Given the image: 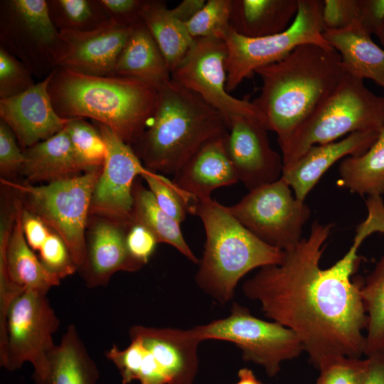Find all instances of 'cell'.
Listing matches in <instances>:
<instances>
[{
	"label": "cell",
	"instance_id": "obj_1",
	"mask_svg": "<svg viewBox=\"0 0 384 384\" xmlns=\"http://www.w3.org/2000/svg\"><path fill=\"white\" fill-rule=\"evenodd\" d=\"M332 224L314 221L307 238L284 251L279 264L260 268L242 286L264 314L292 330L318 370L341 357L364 355L367 316L362 283L351 277L365 240L356 233L345 255L322 269L320 261Z\"/></svg>",
	"mask_w": 384,
	"mask_h": 384
},
{
	"label": "cell",
	"instance_id": "obj_2",
	"mask_svg": "<svg viewBox=\"0 0 384 384\" xmlns=\"http://www.w3.org/2000/svg\"><path fill=\"white\" fill-rule=\"evenodd\" d=\"M260 95L252 102L277 141L288 137L340 82V54L314 44L298 46L282 60L258 68Z\"/></svg>",
	"mask_w": 384,
	"mask_h": 384
},
{
	"label": "cell",
	"instance_id": "obj_3",
	"mask_svg": "<svg viewBox=\"0 0 384 384\" xmlns=\"http://www.w3.org/2000/svg\"><path fill=\"white\" fill-rule=\"evenodd\" d=\"M158 90L134 78L94 76L55 68L48 85L54 110L65 119L90 118L133 146L154 114Z\"/></svg>",
	"mask_w": 384,
	"mask_h": 384
},
{
	"label": "cell",
	"instance_id": "obj_4",
	"mask_svg": "<svg viewBox=\"0 0 384 384\" xmlns=\"http://www.w3.org/2000/svg\"><path fill=\"white\" fill-rule=\"evenodd\" d=\"M227 132L218 110L171 80L159 90L150 122L132 147L147 169L175 174L203 144Z\"/></svg>",
	"mask_w": 384,
	"mask_h": 384
},
{
	"label": "cell",
	"instance_id": "obj_5",
	"mask_svg": "<svg viewBox=\"0 0 384 384\" xmlns=\"http://www.w3.org/2000/svg\"><path fill=\"white\" fill-rule=\"evenodd\" d=\"M188 213L198 216L206 233L196 282L219 302L231 299L251 270L282 262L283 250L260 240L211 197L193 201Z\"/></svg>",
	"mask_w": 384,
	"mask_h": 384
},
{
	"label": "cell",
	"instance_id": "obj_6",
	"mask_svg": "<svg viewBox=\"0 0 384 384\" xmlns=\"http://www.w3.org/2000/svg\"><path fill=\"white\" fill-rule=\"evenodd\" d=\"M383 126L384 97L346 73L333 92L288 137L278 142L283 167L292 164L314 145L336 142L356 132H379Z\"/></svg>",
	"mask_w": 384,
	"mask_h": 384
},
{
	"label": "cell",
	"instance_id": "obj_7",
	"mask_svg": "<svg viewBox=\"0 0 384 384\" xmlns=\"http://www.w3.org/2000/svg\"><path fill=\"white\" fill-rule=\"evenodd\" d=\"M101 170L94 169L41 186L1 178L4 186L16 191L25 208L60 235L79 270L86 260L85 228Z\"/></svg>",
	"mask_w": 384,
	"mask_h": 384
},
{
	"label": "cell",
	"instance_id": "obj_8",
	"mask_svg": "<svg viewBox=\"0 0 384 384\" xmlns=\"http://www.w3.org/2000/svg\"><path fill=\"white\" fill-rule=\"evenodd\" d=\"M323 1L299 0L298 11L284 31L249 38L231 27L221 36L227 48V91L230 93L258 68L277 63L299 46L314 44L332 48L323 36Z\"/></svg>",
	"mask_w": 384,
	"mask_h": 384
},
{
	"label": "cell",
	"instance_id": "obj_9",
	"mask_svg": "<svg viewBox=\"0 0 384 384\" xmlns=\"http://www.w3.org/2000/svg\"><path fill=\"white\" fill-rule=\"evenodd\" d=\"M46 294L25 290L13 300L6 316L5 342L0 348L1 366L14 371L29 362L36 384H47L48 354L55 346L53 334L60 325Z\"/></svg>",
	"mask_w": 384,
	"mask_h": 384
},
{
	"label": "cell",
	"instance_id": "obj_10",
	"mask_svg": "<svg viewBox=\"0 0 384 384\" xmlns=\"http://www.w3.org/2000/svg\"><path fill=\"white\" fill-rule=\"evenodd\" d=\"M191 329L201 341L214 339L235 343L245 361L262 366L270 377L279 372L283 362L297 358L304 351L292 330L277 322L258 319L237 303L227 317Z\"/></svg>",
	"mask_w": 384,
	"mask_h": 384
},
{
	"label": "cell",
	"instance_id": "obj_11",
	"mask_svg": "<svg viewBox=\"0 0 384 384\" xmlns=\"http://www.w3.org/2000/svg\"><path fill=\"white\" fill-rule=\"evenodd\" d=\"M226 207L255 236L283 251L302 240V228L311 215L309 206L292 195L282 177L250 190L240 201Z\"/></svg>",
	"mask_w": 384,
	"mask_h": 384
},
{
	"label": "cell",
	"instance_id": "obj_12",
	"mask_svg": "<svg viewBox=\"0 0 384 384\" xmlns=\"http://www.w3.org/2000/svg\"><path fill=\"white\" fill-rule=\"evenodd\" d=\"M60 32L46 0L0 1V47L43 80L55 68Z\"/></svg>",
	"mask_w": 384,
	"mask_h": 384
},
{
	"label": "cell",
	"instance_id": "obj_13",
	"mask_svg": "<svg viewBox=\"0 0 384 384\" xmlns=\"http://www.w3.org/2000/svg\"><path fill=\"white\" fill-rule=\"evenodd\" d=\"M226 58L227 48L221 38H196L186 56L171 72V80L218 110L227 126L235 115L253 116L262 121L252 102L234 97L227 91Z\"/></svg>",
	"mask_w": 384,
	"mask_h": 384
},
{
	"label": "cell",
	"instance_id": "obj_14",
	"mask_svg": "<svg viewBox=\"0 0 384 384\" xmlns=\"http://www.w3.org/2000/svg\"><path fill=\"white\" fill-rule=\"evenodd\" d=\"M93 123L105 142L107 154L92 193L90 215L129 227L132 223L134 181L148 169L132 146L106 125Z\"/></svg>",
	"mask_w": 384,
	"mask_h": 384
},
{
	"label": "cell",
	"instance_id": "obj_15",
	"mask_svg": "<svg viewBox=\"0 0 384 384\" xmlns=\"http://www.w3.org/2000/svg\"><path fill=\"white\" fill-rule=\"evenodd\" d=\"M20 198L1 213L0 291H12L16 285L23 290L47 293L60 284V279L50 273L37 258L24 236Z\"/></svg>",
	"mask_w": 384,
	"mask_h": 384
},
{
	"label": "cell",
	"instance_id": "obj_16",
	"mask_svg": "<svg viewBox=\"0 0 384 384\" xmlns=\"http://www.w3.org/2000/svg\"><path fill=\"white\" fill-rule=\"evenodd\" d=\"M267 131L253 116L235 115L228 123V152L239 181L249 191L276 181L282 174V157L271 147Z\"/></svg>",
	"mask_w": 384,
	"mask_h": 384
},
{
	"label": "cell",
	"instance_id": "obj_17",
	"mask_svg": "<svg viewBox=\"0 0 384 384\" xmlns=\"http://www.w3.org/2000/svg\"><path fill=\"white\" fill-rule=\"evenodd\" d=\"M132 26L121 25L111 20L90 31H59L55 68L88 75H114L117 59Z\"/></svg>",
	"mask_w": 384,
	"mask_h": 384
},
{
	"label": "cell",
	"instance_id": "obj_18",
	"mask_svg": "<svg viewBox=\"0 0 384 384\" xmlns=\"http://www.w3.org/2000/svg\"><path fill=\"white\" fill-rule=\"evenodd\" d=\"M52 73L23 93L0 100V119L13 131L23 151L60 132L70 119L54 110L48 92Z\"/></svg>",
	"mask_w": 384,
	"mask_h": 384
},
{
	"label": "cell",
	"instance_id": "obj_19",
	"mask_svg": "<svg viewBox=\"0 0 384 384\" xmlns=\"http://www.w3.org/2000/svg\"><path fill=\"white\" fill-rule=\"evenodd\" d=\"M227 134L203 144L174 174L172 181L188 205L210 198L220 187L239 181L227 149Z\"/></svg>",
	"mask_w": 384,
	"mask_h": 384
},
{
	"label": "cell",
	"instance_id": "obj_20",
	"mask_svg": "<svg viewBox=\"0 0 384 384\" xmlns=\"http://www.w3.org/2000/svg\"><path fill=\"white\" fill-rule=\"evenodd\" d=\"M130 337L139 338L163 370L168 384H192L198 372V346L191 329L134 325Z\"/></svg>",
	"mask_w": 384,
	"mask_h": 384
},
{
	"label": "cell",
	"instance_id": "obj_21",
	"mask_svg": "<svg viewBox=\"0 0 384 384\" xmlns=\"http://www.w3.org/2000/svg\"><path fill=\"white\" fill-rule=\"evenodd\" d=\"M379 132H356L346 138L311 146L295 162L283 167L282 178L294 191V196L304 201L321 177L336 161L364 154L376 141Z\"/></svg>",
	"mask_w": 384,
	"mask_h": 384
},
{
	"label": "cell",
	"instance_id": "obj_22",
	"mask_svg": "<svg viewBox=\"0 0 384 384\" xmlns=\"http://www.w3.org/2000/svg\"><path fill=\"white\" fill-rule=\"evenodd\" d=\"M127 228L101 218L92 225L86 260L80 270L88 287L105 285L115 272H136L143 266L129 253L126 245Z\"/></svg>",
	"mask_w": 384,
	"mask_h": 384
},
{
	"label": "cell",
	"instance_id": "obj_23",
	"mask_svg": "<svg viewBox=\"0 0 384 384\" xmlns=\"http://www.w3.org/2000/svg\"><path fill=\"white\" fill-rule=\"evenodd\" d=\"M323 36L340 54L346 73L362 80L370 79L384 89V48L359 23L325 30Z\"/></svg>",
	"mask_w": 384,
	"mask_h": 384
},
{
	"label": "cell",
	"instance_id": "obj_24",
	"mask_svg": "<svg viewBox=\"0 0 384 384\" xmlns=\"http://www.w3.org/2000/svg\"><path fill=\"white\" fill-rule=\"evenodd\" d=\"M114 73L141 80L158 90L171 80L165 58L143 21L132 27Z\"/></svg>",
	"mask_w": 384,
	"mask_h": 384
},
{
	"label": "cell",
	"instance_id": "obj_25",
	"mask_svg": "<svg viewBox=\"0 0 384 384\" xmlns=\"http://www.w3.org/2000/svg\"><path fill=\"white\" fill-rule=\"evenodd\" d=\"M65 127L49 139L23 151L21 174L26 182L48 183L85 172Z\"/></svg>",
	"mask_w": 384,
	"mask_h": 384
},
{
	"label": "cell",
	"instance_id": "obj_26",
	"mask_svg": "<svg viewBox=\"0 0 384 384\" xmlns=\"http://www.w3.org/2000/svg\"><path fill=\"white\" fill-rule=\"evenodd\" d=\"M298 6L299 0H232L230 27L249 38L277 34L291 25Z\"/></svg>",
	"mask_w": 384,
	"mask_h": 384
},
{
	"label": "cell",
	"instance_id": "obj_27",
	"mask_svg": "<svg viewBox=\"0 0 384 384\" xmlns=\"http://www.w3.org/2000/svg\"><path fill=\"white\" fill-rule=\"evenodd\" d=\"M48 371L47 384H96L98 368L74 324L68 326L60 343L49 353Z\"/></svg>",
	"mask_w": 384,
	"mask_h": 384
},
{
	"label": "cell",
	"instance_id": "obj_28",
	"mask_svg": "<svg viewBox=\"0 0 384 384\" xmlns=\"http://www.w3.org/2000/svg\"><path fill=\"white\" fill-rule=\"evenodd\" d=\"M142 19L157 43L171 72L191 48L194 39L161 0H144Z\"/></svg>",
	"mask_w": 384,
	"mask_h": 384
},
{
	"label": "cell",
	"instance_id": "obj_29",
	"mask_svg": "<svg viewBox=\"0 0 384 384\" xmlns=\"http://www.w3.org/2000/svg\"><path fill=\"white\" fill-rule=\"evenodd\" d=\"M338 184L361 196L384 193V126L374 144L362 155L348 156L339 166Z\"/></svg>",
	"mask_w": 384,
	"mask_h": 384
},
{
	"label": "cell",
	"instance_id": "obj_30",
	"mask_svg": "<svg viewBox=\"0 0 384 384\" xmlns=\"http://www.w3.org/2000/svg\"><path fill=\"white\" fill-rule=\"evenodd\" d=\"M132 223L146 227L156 238L159 243L171 245L193 263H199L186 242L180 224L166 214L157 204L152 193L139 182L133 188Z\"/></svg>",
	"mask_w": 384,
	"mask_h": 384
},
{
	"label": "cell",
	"instance_id": "obj_31",
	"mask_svg": "<svg viewBox=\"0 0 384 384\" xmlns=\"http://www.w3.org/2000/svg\"><path fill=\"white\" fill-rule=\"evenodd\" d=\"M130 344L124 349L113 346L106 357L118 369L122 384L137 380L139 384H168L166 378L151 352L139 338L130 337Z\"/></svg>",
	"mask_w": 384,
	"mask_h": 384
},
{
	"label": "cell",
	"instance_id": "obj_32",
	"mask_svg": "<svg viewBox=\"0 0 384 384\" xmlns=\"http://www.w3.org/2000/svg\"><path fill=\"white\" fill-rule=\"evenodd\" d=\"M367 316L366 356L384 350V255L376 263L361 287Z\"/></svg>",
	"mask_w": 384,
	"mask_h": 384
},
{
	"label": "cell",
	"instance_id": "obj_33",
	"mask_svg": "<svg viewBox=\"0 0 384 384\" xmlns=\"http://www.w3.org/2000/svg\"><path fill=\"white\" fill-rule=\"evenodd\" d=\"M47 4L59 31H90L111 21L98 0H48Z\"/></svg>",
	"mask_w": 384,
	"mask_h": 384
},
{
	"label": "cell",
	"instance_id": "obj_34",
	"mask_svg": "<svg viewBox=\"0 0 384 384\" xmlns=\"http://www.w3.org/2000/svg\"><path fill=\"white\" fill-rule=\"evenodd\" d=\"M65 128L75 154L85 172L102 168L107 146L95 124L82 118L70 119Z\"/></svg>",
	"mask_w": 384,
	"mask_h": 384
},
{
	"label": "cell",
	"instance_id": "obj_35",
	"mask_svg": "<svg viewBox=\"0 0 384 384\" xmlns=\"http://www.w3.org/2000/svg\"><path fill=\"white\" fill-rule=\"evenodd\" d=\"M232 0H208L186 27L193 38L218 37L230 27Z\"/></svg>",
	"mask_w": 384,
	"mask_h": 384
},
{
	"label": "cell",
	"instance_id": "obj_36",
	"mask_svg": "<svg viewBox=\"0 0 384 384\" xmlns=\"http://www.w3.org/2000/svg\"><path fill=\"white\" fill-rule=\"evenodd\" d=\"M141 176L146 182L159 206L179 223L184 221L188 213V205L173 181L149 169Z\"/></svg>",
	"mask_w": 384,
	"mask_h": 384
},
{
	"label": "cell",
	"instance_id": "obj_37",
	"mask_svg": "<svg viewBox=\"0 0 384 384\" xmlns=\"http://www.w3.org/2000/svg\"><path fill=\"white\" fill-rule=\"evenodd\" d=\"M33 77L24 64L0 47V100L28 90L36 84Z\"/></svg>",
	"mask_w": 384,
	"mask_h": 384
},
{
	"label": "cell",
	"instance_id": "obj_38",
	"mask_svg": "<svg viewBox=\"0 0 384 384\" xmlns=\"http://www.w3.org/2000/svg\"><path fill=\"white\" fill-rule=\"evenodd\" d=\"M319 375L315 384H363L368 359L341 357L319 369Z\"/></svg>",
	"mask_w": 384,
	"mask_h": 384
},
{
	"label": "cell",
	"instance_id": "obj_39",
	"mask_svg": "<svg viewBox=\"0 0 384 384\" xmlns=\"http://www.w3.org/2000/svg\"><path fill=\"white\" fill-rule=\"evenodd\" d=\"M39 253L43 265L60 279L73 274L77 270L65 242L53 230L40 249Z\"/></svg>",
	"mask_w": 384,
	"mask_h": 384
},
{
	"label": "cell",
	"instance_id": "obj_40",
	"mask_svg": "<svg viewBox=\"0 0 384 384\" xmlns=\"http://www.w3.org/2000/svg\"><path fill=\"white\" fill-rule=\"evenodd\" d=\"M361 0H324L322 21L325 30L346 28L360 21Z\"/></svg>",
	"mask_w": 384,
	"mask_h": 384
},
{
	"label": "cell",
	"instance_id": "obj_41",
	"mask_svg": "<svg viewBox=\"0 0 384 384\" xmlns=\"http://www.w3.org/2000/svg\"><path fill=\"white\" fill-rule=\"evenodd\" d=\"M24 161L23 151L7 124L0 119V174L8 180L21 173Z\"/></svg>",
	"mask_w": 384,
	"mask_h": 384
},
{
	"label": "cell",
	"instance_id": "obj_42",
	"mask_svg": "<svg viewBox=\"0 0 384 384\" xmlns=\"http://www.w3.org/2000/svg\"><path fill=\"white\" fill-rule=\"evenodd\" d=\"M159 243L155 235L144 225L132 223L127 228L126 245L131 257L142 265L147 263Z\"/></svg>",
	"mask_w": 384,
	"mask_h": 384
},
{
	"label": "cell",
	"instance_id": "obj_43",
	"mask_svg": "<svg viewBox=\"0 0 384 384\" xmlns=\"http://www.w3.org/2000/svg\"><path fill=\"white\" fill-rule=\"evenodd\" d=\"M110 19L119 24L132 26L142 21L144 0H98Z\"/></svg>",
	"mask_w": 384,
	"mask_h": 384
},
{
	"label": "cell",
	"instance_id": "obj_44",
	"mask_svg": "<svg viewBox=\"0 0 384 384\" xmlns=\"http://www.w3.org/2000/svg\"><path fill=\"white\" fill-rule=\"evenodd\" d=\"M22 227L26 240L33 250H40L48 238L51 230L36 214L23 206L21 212Z\"/></svg>",
	"mask_w": 384,
	"mask_h": 384
},
{
	"label": "cell",
	"instance_id": "obj_45",
	"mask_svg": "<svg viewBox=\"0 0 384 384\" xmlns=\"http://www.w3.org/2000/svg\"><path fill=\"white\" fill-rule=\"evenodd\" d=\"M384 22V0H361L359 24L370 35L376 33Z\"/></svg>",
	"mask_w": 384,
	"mask_h": 384
},
{
	"label": "cell",
	"instance_id": "obj_46",
	"mask_svg": "<svg viewBox=\"0 0 384 384\" xmlns=\"http://www.w3.org/2000/svg\"><path fill=\"white\" fill-rule=\"evenodd\" d=\"M366 357L368 370L363 384H384V350Z\"/></svg>",
	"mask_w": 384,
	"mask_h": 384
},
{
	"label": "cell",
	"instance_id": "obj_47",
	"mask_svg": "<svg viewBox=\"0 0 384 384\" xmlns=\"http://www.w3.org/2000/svg\"><path fill=\"white\" fill-rule=\"evenodd\" d=\"M206 1L205 0H183L171 9L179 21L186 23L199 11Z\"/></svg>",
	"mask_w": 384,
	"mask_h": 384
},
{
	"label": "cell",
	"instance_id": "obj_48",
	"mask_svg": "<svg viewBox=\"0 0 384 384\" xmlns=\"http://www.w3.org/2000/svg\"><path fill=\"white\" fill-rule=\"evenodd\" d=\"M238 375L239 380L235 384H263L249 368H241Z\"/></svg>",
	"mask_w": 384,
	"mask_h": 384
},
{
	"label": "cell",
	"instance_id": "obj_49",
	"mask_svg": "<svg viewBox=\"0 0 384 384\" xmlns=\"http://www.w3.org/2000/svg\"><path fill=\"white\" fill-rule=\"evenodd\" d=\"M383 48H384V22L375 33Z\"/></svg>",
	"mask_w": 384,
	"mask_h": 384
}]
</instances>
